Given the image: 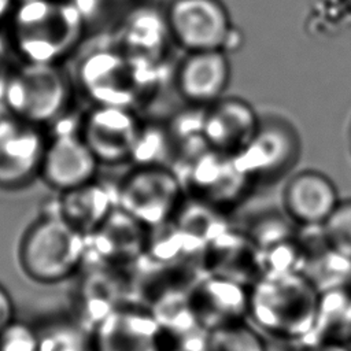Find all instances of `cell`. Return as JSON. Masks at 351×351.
<instances>
[{
  "mask_svg": "<svg viewBox=\"0 0 351 351\" xmlns=\"http://www.w3.org/2000/svg\"><path fill=\"white\" fill-rule=\"evenodd\" d=\"M95 351H163V332L148 306L128 303L93 328Z\"/></svg>",
  "mask_w": 351,
  "mask_h": 351,
  "instance_id": "cell-15",
  "label": "cell"
},
{
  "mask_svg": "<svg viewBox=\"0 0 351 351\" xmlns=\"http://www.w3.org/2000/svg\"><path fill=\"white\" fill-rule=\"evenodd\" d=\"M189 298L196 321L206 330L248 321L250 285L233 278L206 273L191 285Z\"/></svg>",
  "mask_w": 351,
  "mask_h": 351,
  "instance_id": "cell-13",
  "label": "cell"
},
{
  "mask_svg": "<svg viewBox=\"0 0 351 351\" xmlns=\"http://www.w3.org/2000/svg\"><path fill=\"white\" fill-rule=\"evenodd\" d=\"M0 351H40L34 325L14 319L0 332Z\"/></svg>",
  "mask_w": 351,
  "mask_h": 351,
  "instance_id": "cell-30",
  "label": "cell"
},
{
  "mask_svg": "<svg viewBox=\"0 0 351 351\" xmlns=\"http://www.w3.org/2000/svg\"><path fill=\"white\" fill-rule=\"evenodd\" d=\"M117 207V193L96 180L60 192L55 200V210L67 223L84 236L92 234Z\"/></svg>",
  "mask_w": 351,
  "mask_h": 351,
  "instance_id": "cell-20",
  "label": "cell"
},
{
  "mask_svg": "<svg viewBox=\"0 0 351 351\" xmlns=\"http://www.w3.org/2000/svg\"><path fill=\"white\" fill-rule=\"evenodd\" d=\"M351 341V287L319 293L314 329L300 344Z\"/></svg>",
  "mask_w": 351,
  "mask_h": 351,
  "instance_id": "cell-21",
  "label": "cell"
},
{
  "mask_svg": "<svg viewBox=\"0 0 351 351\" xmlns=\"http://www.w3.org/2000/svg\"><path fill=\"white\" fill-rule=\"evenodd\" d=\"M344 1H346L348 5H351V0H344Z\"/></svg>",
  "mask_w": 351,
  "mask_h": 351,
  "instance_id": "cell-35",
  "label": "cell"
},
{
  "mask_svg": "<svg viewBox=\"0 0 351 351\" xmlns=\"http://www.w3.org/2000/svg\"><path fill=\"white\" fill-rule=\"evenodd\" d=\"M86 236L53 213H45L23 232L18 262L27 278L38 284H59L84 266Z\"/></svg>",
  "mask_w": 351,
  "mask_h": 351,
  "instance_id": "cell-3",
  "label": "cell"
},
{
  "mask_svg": "<svg viewBox=\"0 0 351 351\" xmlns=\"http://www.w3.org/2000/svg\"><path fill=\"white\" fill-rule=\"evenodd\" d=\"M3 97L11 115L43 126L66 111L71 85L60 64L23 63L4 85Z\"/></svg>",
  "mask_w": 351,
  "mask_h": 351,
  "instance_id": "cell-4",
  "label": "cell"
},
{
  "mask_svg": "<svg viewBox=\"0 0 351 351\" xmlns=\"http://www.w3.org/2000/svg\"><path fill=\"white\" fill-rule=\"evenodd\" d=\"M173 221L206 248L233 228L226 211L191 196H185Z\"/></svg>",
  "mask_w": 351,
  "mask_h": 351,
  "instance_id": "cell-22",
  "label": "cell"
},
{
  "mask_svg": "<svg viewBox=\"0 0 351 351\" xmlns=\"http://www.w3.org/2000/svg\"><path fill=\"white\" fill-rule=\"evenodd\" d=\"M15 7V0H0V22L10 18Z\"/></svg>",
  "mask_w": 351,
  "mask_h": 351,
  "instance_id": "cell-34",
  "label": "cell"
},
{
  "mask_svg": "<svg viewBox=\"0 0 351 351\" xmlns=\"http://www.w3.org/2000/svg\"><path fill=\"white\" fill-rule=\"evenodd\" d=\"M169 346H163V351H210L208 330L197 326L178 336H163Z\"/></svg>",
  "mask_w": 351,
  "mask_h": 351,
  "instance_id": "cell-31",
  "label": "cell"
},
{
  "mask_svg": "<svg viewBox=\"0 0 351 351\" xmlns=\"http://www.w3.org/2000/svg\"><path fill=\"white\" fill-rule=\"evenodd\" d=\"M86 96L97 106L133 107L137 78L132 59L121 49H97L88 53L78 69Z\"/></svg>",
  "mask_w": 351,
  "mask_h": 351,
  "instance_id": "cell-9",
  "label": "cell"
},
{
  "mask_svg": "<svg viewBox=\"0 0 351 351\" xmlns=\"http://www.w3.org/2000/svg\"><path fill=\"white\" fill-rule=\"evenodd\" d=\"M122 267L93 263L77 288V315L82 324L93 328L117 308L133 303L132 284L122 278Z\"/></svg>",
  "mask_w": 351,
  "mask_h": 351,
  "instance_id": "cell-19",
  "label": "cell"
},
{
  "mask_svg": "<svg viewBox=\"0 0 351 351\" xmlns=\"http://www.w3.org/2000/svg\"><path fill=\"white\" fill-rule=\"evenodd\" d=\"M99 165L81 132L63 129L47 138L40 177L60 193L96 180Z\"/></svg>",
  "mask_w": 351,
  "mask_h": 351,
  "instance_id": "cell-12",
  "label": "cell"
},
{
  "mask_svg": "<svg viewBox=\"0 0 351 351\" xmlns=\"http://www.w3.org/2000/svg\"><path fill=\"white\" fill-rule=\"evenodd\" d=\"M148 228L118 206L86 237V256L95 263L125 267L138 262L145 250Z\"/></svg>",
  "mask_w": 351,
  "mask_h": 351,
  "instance_id": "cell-18",
  "label": "cell"
},
{
  "mask_svg": "<svg viewBox=\"0 0 351 351\" xmlns=\"http://www.w3.org/2000/svg\"><path fill=\"white\" fill-rule=\"evenodd\" d=\"M230 78L228 52L195 51L184 53L174 73V85L188 107L207 108L225 96Z\"/></svg>",
  "mask_w": 351,
  "mask_h": 351,
  "instance_id": "cell-14",
  "label": "cell"
},
{
  "mask_svg": "<svg viewBox=\"0 0 351 351\" xmlns=\"http://www.w3.org/2000/svg\"><path fill=\"white\" fill-rule=\"evenodd\" d=\"M47 137L16 118L0 122V188L19 189L40 177Z\"/></svg>",
  "mask_w": 351,
  "mask_h": 351,
  "instance_id": "cell-11",
  "label": "cell"
},
{
  "mask_svg": "<svg viewBox=\"0 0 351 351\" xmlns=\"http://www.w3.org/2000/svg\"><path fill=\"white\" fill-rule=\"evenodd\" d=\"M117 206L147 228L171 221L186 193L169 165H136L115 189Z\"/></svg>",
  "mask_w": 351,
  "mask_h": 351,
  "instance_id": "cell-5",
  "label": "cell"
},
{
  "mask_svg": "<svg viewBox=\"0 0 351 351\" xmlns=\"http://www.w3.org/2000/svg\"><path fill=\"white\" fill-rule=\"evenodd\" d=\"M262 118L247 100L223 96L204 108L203 138L207 149L239 155L254 138Z\"/></svg>",
  "mask_w": 351,
  "mask_h": 351,
  "instance_id": "cell-16",
  "label": "cell"
},
{
  "mask_svg": "<svg viewBox=\"0 0 351 351\" xmlns=\"http://www.w3.org/2000/svg\"><path fill=\"white\" fill-rule=\"evenodd\" d=\"M303 274L319 293L348 288L351 287V261L326 245L307 256Z\"/></svg>",
  "mask_w": 351,
  "mask_h": 351,
  "instance_id": "cell-25",
  "label": "cell"
},
{
  "mask_svg": "<svg viewBox=\"0 0 351 351\" xmlns=\"http://www.w3.org/2000/svg\"><path fill=\"white\" fill-rule=\"evenodd\" d=\"M340 200L333 180L314 169L291 174L281 192L282 213L298 226L322 225Z\"/></svg>",
  "mask_w": 351,
  "mask_h": 351,
  "instance_id": "cell-17",
  "label": "cell"
},
{
  "mask_svg": "<svg viewBox=\"0 0 351 351\" xmlns=\"http://www.w3.org/2000/svg\"><path fill=\"white\" fill-rule=\"evenodd\" d=\"M178 174L186 196L226 213L243 202L255 185L241 170L236 156L211 149H204L185 160V171Z\"/></svg>",
  "mask_w": 351,
  "mask_h": 351,
  "instance_id": "cell-7",
  "label": "cell"
},
{
  "mask_svg": "<svg viewBox=\"0 0 351 351\" xmlns=\"http://www.w3.org/2000/svg\"><path fill=\"white\" fill-rule=\"evenodd\" d=\"M299 351H351L348 344L343 343H313V344H299Z\"/></svg>",
  "mask_w": 351,
  "mask_h": 351,
  "instance_id": "cell-33",
  "label": "cell"
},
{
  "mask_svg": "<svg viewBox=\"0 0 351 351\" xmlns=\"http://www.w3.org/2000/svg\"><path fill=\"white\" fill-rule=\"evenodd\" d=\"M256 251L259 277L295 274L304 270L307 255L296 234L276 244L256 248Z\"/></svg>",
  "mask_w": 351,
  "mask_h": 351,
  "instance_id": "cell-26",
  "label": "cell"
},
{
  "mask_svg": "<svg viewBox=\"0 0 351 351\" xmlns=\"http://www.w3.org/2000/svg\"><path fill=\"white\" fill-rule=\"evenodd\" d=\"M319 292L303 273L259 277L250 287L252 325L287 343H303L315 325Z\"/></svg>",
  "mask_w": 351,
  "mask_h": 351,
  "instance_id": "cell-2",
  "label": "cell"
},
{
  "mask_svg": "<svg viewBox=\"0 0 351 351\" xmlns=\"http://www.w3.org/2000/svg\"><path fill=\"white\" fill-rule=\"evenodd\" d=\"M165 19L171 41L185 52H228L237 29L222 0H170Z\"/></svg>",
  "mask_w": 351,
  "mask_h": 351,
  "instance_id": "cell-6",
  "label": "cell"
},
{
  "mask_svg": "<svg viewBox=\"0 0 351 351\" xmlns=\"http://www.w3.org/2000/svg\"><path fill=\"white\" fill-rule=\"evenodd\" d=\"M141 129L133 107L95 104L80 132L97 160L112 165L132 159Z\"/></svg>",
  "mask_w": 351,
  "mask_h": 351,
  "instance_id": "cell-10",
  "label": "cell"
},
{
  "mask_svg": "<svg viewBox=\"0 0 351 351\" xmlns=\"http://www.w3.org/2000/svg\"><path fill=\"white\" fill-rule=\"evenodd\" d=\"M15 319V304L10 291L0 282V332Z\"/></svg>",
  "mask_w": 351,
  "mask_h": 351,
  "instance_id": "cell-32",
  "label": "cell"
},
{
  "mask_svg": "<svg viewBox=\"0 0 351 351\" xmlns=\"http://www.w3.org/2000/svg\"><path fill=\"white\" fill-rule=\"evenodd\" d=\"M300 156L296 129L281 118L262 119L250 144L236 155L241 170L254 184L274 181L289 171Z\"/></svg>",
  "mask_w": 351,
  "mask_h": 351,
  "instance_id": "cell-8",
  "label": "cell"
},
{
  "mask_svg": "<svg viewBox=\"0 0 351 351\" xmlns=\"http://www.w3.org/2000/svg\"><path fill=\"white\" fill-rule=\"evenodd\" d=\"M82 33V11L70 0H21L11 14V43L23 63L60 64Z\"/></svg>",
  "mask_w": 351,
  "mask_h": 351,
  "instance_id": "cell-1",
  "label": "cell"
},
{
  "mask_svg": "<svg viewBox=\"0 0 351 351\" xmlns=\"http://www.w3.org/2000/svg\"><path fill=\"white\" fill-rule=\"evenodd\" d=\"M210 351H269L261 330L248 321L208 330Z\"/></svg>",
  "mask_w": 351,
  "mask_h": 351,
  "instance_id": "cell-27",
  "label": "cell"
},
{
  "mask_svg": "<svg viewBox=\"0 0 351 351\" xmlns=\"http://www.w3.org/2000/svg\"><path fill=\"white\" fill-rule=\"evenodd\" d=\"M241 230L256 248H263L295 236L298 225L293 223L284 213L266 214L258 217L247 229Z\"/></svg>",
  "mask_w": 351,
  "mask_h": 351,
  "instance_id": "cell-28",
  "label": "cell"
},
{
  "mask_svg": "<svg viewBox=\"0 0 351 351\" xmlns=\"http://www.w3.org/2000/svg\"><path fill=\"white\" fill-rule=\"evenodd\" d=\"M36 329L40 351H95L93 330L75 317L51 318Z\"/></svg>",
  "mask_w": 351,
  "mask_h": 351,
  "instance_id": "cell-24",
  "label": "cell"
},
{
  "mask_svg": "<svg viewBox=\"0 0 351 351\" xmlns=\"http://www.w3.org/2000/svg\"><path fill=\"white\" fill-rule=\"evenodd\" d=\"M148 308L163 336H178L199 326L189 298V287L180 284L165 287L152 296Z\"/></svg>",
  "mask_w": 351,
  "mask_h": 351,
  "instance_id": "cell-23",
  "label": "cell"
},
{
  "mask_svg": "<svg viewBox=\"0 0 351 351\" xmlns=\"http://www.w3.org/2000/svg\"><path fill=\"white\" fill-rule=\"evenodd\" d=\"M328 245L351 261V197L341 199L322 223Z\"/></svg>",
  "mask_w": 351,
  "mask_h": 351,
  "instance_id": "cell-29",
  "label": "cell"
}]
</instances>
